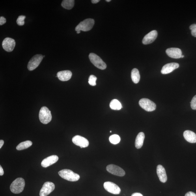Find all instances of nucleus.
<instances>
[{
  "instance_id": "2eb2a0df",
  "label": "nucleus",
  "mask_w": 196,
  "mask_h": 196,
  "mask_svg": "<svg viewBox=\"0 0 196 196\" xmlns=\"http://www.w3.org/2000/svg\"><path fill=\"white\" fill-rule=\"evenodd\" d=\"M166 52L170 57L174 59H180L182 55L181 50L178 48H169L166 49Z\"/></svg>"
},
{
  "instance_id": "0eeeda50",
  "label": "nucleus",
  "mask_w": 196,
  "mask_h": 196,
  "mask_svg": "<svg viewBox=\"0 0 196 196\" xmlns=\"http://www.w3.org/2000/svg\"><path fill=\"white\" fill-rule=\"evenodd\" d=\"M42 55L37 54L34 56L30 60L27 65L28 70L30 71H33L38 67L43 59Z\"/></svg>"
},
{
  "instance_id": "9b49d317",
  "label": "nucleus",
  "mask_w": 196,
  "mask_h": 196,
  "mask_svg": "<svg viewBox=\"0 0 196 196\" xmlns=\"http://www.w3.org/2000/svg\"><path fill=\"white\" fill-rule=\"evenodd\" d=\"M72 141L75 145L80 147L81 148L88 147L89 142L85 138L77 135L73 138Z\"/></svg>"
},
{
  "instance_id": "423d86ee",
  "label": "nucleus",
  "mask_w": 196,
  "mask_h": 196,
  "mask_svg": "<svg viewBox=\"0 0 196 196\" xmlns=\"http://www.w3.org/2000/svg\"><path fill=\"white\" fill-rule=\"evenodd\" d=\"M139 104L142 108L147 112L154 111L156 108V104L148 98L141 99L139 101Z\"/></svg>"
},
{
  "instance_id": "6ab92c4d",
  "label": "nucleus",
  "mask_w": 196,
  "mask_h": 196,
  "mask_svg": "<svg viewBox=\"0 0 196 196\" xmlns=\"http://www.w3.org/2000/svg\"><path fill=\"white\" fill-rule=\"evenodd\" d=\"M184 136L185 139L189 143H196V134L192 131L189 130L185 131L184 133Z\"/></svg>"
},
{
  "instance_id": "f8f14e48",
  "label": "nucleus",
  "mask_w": 196,
  "mask_h": 196,
  "mask_svg": "<svg viewBox=\"0 0 196 196\" xmlns=\"http://www.w3.org/2000/svg\"><path fill=\"white\" fill-rule=\"evenodd\" d=\"M16 44V42L14 39L7 38L3 40L2 46L5 50L8 52H10L14 50Z\"/></svg>"
},
{
  "instance_id": "7c9ffc66",
  "label": "nucleus",
  "mask_w": 196,
  "mask_h": 196,
  "mask_svg": "<svg viewBox=\"0 0 196 196\" xmlns=\"http://www.w3.org/2000/svg\"><path fill=\"white\" fill-rule=\"evenodd\" d=\"M185 196H196V194L193 192L189 191L187 193Z\"/></svg>"
},
{
  "instance_id": "f257e3e1",
  "label": "nucleus",
  "mask_w": 196,
  "mask_h": 196,
  "mask_svg": "<svg viewBox=\"0 0 196 196\" xmlns=\"http://www.w3.org/2000/svg\"><path fill=\"white\" fill-rule=\"evenodd\" d=\"M25 185V180L22 178L16 179L10 185V189L12 193L18 194L22 192Z\"/></svg>"
},
{
  "instance_id": "aec40b11",
  "label": "nucleus",
  "mask_w": 196,
  "mask_h": 196,
  "mask_svg": "<svg viewBox=\"0 0 196 196\" xmlns=\"http://www.w3.org/2000/svg\"><path fill=\"white\" fill-rule=\"evenodd\" d=\"M145 135L143 132H140L138 134L135 139V146L138 149L140 148L143 146Z\"/></svg>"
},
{
  "instance_id": "412c9836",
  "label": "nucleus",
  "mask_w": 196,
  "mask_h": 196,
  "mask_svg": "<svg viewBox=\"0 0 196 196\" xmlns=\"http://www.w3.org/2000/svg\"><path fill=\"white\" fill-rule=\"evenodd\" d=\"M131 77L133 81L135 84L139 83L140 76L139 71L137 68H134L131 72Z\"/></svg>"
},
{
  "instance_id": "9d476101",
  "label": "nucleus",
  "mask_w": 196,
  "mask_h": 196,
  "mask_svg": "<svg viewBox=\"0 0 196 196\" xmlns=\"http://www.w3.org/2000/svg\"><path fill=\"white\" fill-rule=\"evenodd\" d=\"M106 169L109 173L114 175L123 176L125 174L124 170L117 165L113 164L109 165L107 167Z\"/></svg>"
},
{
  "instance_id": "4be33fe9",
  "label": "nucleus",
  "mask_w": 196,
  "mask_h": 196,
  "mask_svg": "<svg viewBox=\"0 0 196 196\" xmlns=\"http://www.w3.org/2000/svg\"><path fill=\"white\" fill-rule=\"evenodd\" d=\"M74 0H64L62 1L61 5L65 9L71 10L74 7Z\"/></svg>"
},
{
  "instance_id": "72a5a7b5",
  "label": "nucleus",
  "mask_w": 196,
  "mask_h": 196,
  "mask_svg": "<svg viewBox=\"0 0 196 196\" xmlns=\"http://www.w3.org/2000/svg\"><path fill=\"white\" fill-rule=\"evenodd\" d=\"M4 141L3 140H1L0 141V148H1L3 145Z\"/></svg>"
},
{
  "instance_id": "dca6fc26",
  "label": "nucleus",
  "mask_w": 196,
  "mask_h": 196,
  "mask_svg": "<svg viewBox=\"0 0 196 196\" xmlns=\"http://www.w3.org/2000/svg\"><path fill=\"white\" fill-rule=\"evenodd\" d=\"M59 159V157L56 155H52L45 158L41 163L42 166L46 168L57 162Z\"/></svg>"
},
{
  "instance_id": "f704fd0d",
  "label": "nucleus",
  "mask_w": 196,
  "mask_h": 196,
  "mask_svg": "<svg viewBox=\"0 0 196 196\" xmlns=\"http://www.w3.org/2000/svg\"><path fill=\"white\" fill-rule=\"evenodd\" d=\"M100 1V0H92V2L93 4H96L98 3Z\"/></svg>"
},
{
  "instance_id": "393cba45",
  "label": "nucleus",
  "mask_w": 196,
  "mask_h": 196,
  "mask_svg": "<svg viewBox=\"0 0 196 196\" xmlns=\"http://www.w3.org/2000/svg\"><path fill=\"white\" fill-rule=\"evenodd\" d=\"M109 140L111 143L116 145L120 143L121 138L119 135L117 134H113L109 137Z\"/></svg>"
},
{
  "instance_id": "c9c22d12",
  "label": "nucleus",
  "mask_w": 196,
  "mask_h": 196,
  "mask_svg": "<svg viewBox=\"0 0 196 196\" xmlns=\"http://www.w3.org/2000/svg\"><path fill=\"white\" fill-rule=\"evenodd\" d=\"M80 33V31H77V34H79Z\"/></svg>"
},
{
  "instance_id": "b1692460",
  "label": "nucleus",
  "mask_w": 196,
  "mask_h": 196,
  "mask_svg": "<svg viewBox=\"0 0 196 196\" xmlns=\"http://www.w3.org/2000/svg\"><path fill=\"white\" fill-rule=\"evenodd\" d=\"M32 144V142L30 141H27L22 142L17 146L16 149L18 150L26 149L31 146Z\"/></svg>"
},
{
  "instance_id": "f03ea898",
  "label": "nucleus",
  "mask_w": 196,
  "mask_h": 196,
  "mask_svg": "<svg viewBox=\"0 0 196 196\" xmlns=\"http://www.w3.org/2000/svg\"><path fill=\"white\" fill-rule=\"evenodd\" d=\"M58 174L62 178L70 181H77L80 178V176L79 174L74 173L69 169L61 170L59 172Z\"/></svg>"
},
{
  "instance_id": "20e7f679",
  "label": "nucleus",
  "mask_w": 196,
  "mask_h": 196,
  "mask_svg": "<svg viewBox=\"0 0 196 196\" xmlns=\"http://www.w3.org/2000/svg\"><path fill=\"white\" fill-rule=\"evenodd\" d=\"M39 118L43 124H47L50 122L52 118L51 112L46 107H43L41 108L39 113Z\"/></svg>"
},
{
  "instance_id": "4c0bfd02",
  "label": "nucleus",
  "mask_w": 196,
  "mask_h": 196,
  "mask_svg": "<svg viewBox=\"0 0 196 196\" xmlns=\"http://www.w3.org/2000/svg\"><path fill=\"white\" fill-rule=\"evenodd\" d=\"M184 57V56L183 55H182L181 57V58H183Z\"/></svg>"
},
{
  "instance_id": "473e14b6",
  "label": "nucleus",
  "mask_w": 196,
  "mask_h": 196,
  "mask_svg": "<svg viewBox=\"0 0 196 196\" xmlns=\"http://www.w3.org/2000/svg\"><path fill=\"white\" fill-rule=\"evenodd\" d=\"M132 196H143V195L141 193H133Z\"/></svg>"
},
{
  "instance_id": "cd10ccee",
  "label": "nucleus",
  "mask_w": 196,
  "mask_h": 196,
  "mask_svg": "<svg viewBox=\"0 0 196 196\" xmlns=\"http://www.w3.org/2000/svg\"><path fill=\"white\" fill-rule=\"evenodd\" d=\"M189 29L191 30L192 35L196 37V24H193L189 26Z\"/></svg>"
},
{
  "instance_id": "1a4fd4ad",
  "label": "nucleus",
  "mask_w": 196,
  "mask_h": 196,
  "mask_svg": "<svg viewBox=\"0 0 196 196\" xmlns=\"http://www.w3.org/2000/svg\"><path fill=\"white\" fill-rule=\"evenodd\" d=\"M104 187L107 191L113 194H119L121 191L120 187L113 182H105L104 183Z\"/></svg>"
},
{
  "instance_id": "bb28decb",
  "label": "nucleus",
  "mask_w": 196,
  "mask_h": 196,
  "mask_svg": "<svg viewBox=\"0 0 196 196\" xmlns=\"http://www.w3.org/2000/svg\"><path fill=\"white\" fill-rule=\"evenodd\" d=\"M25 16H20L18 17L16 20L17 24L19 25L22 26L24 25L25 19Z\"/></svg>"
},
{
  "instance_id": "7ed1b4c3",
  "label": "nucleus",
  "mask_w": 196,
  "mask_h": 196,
  "mask_svg": "<svg viewBox=\"0 0 196 196\" xmlns=\"http://www.w3.org/2000/svg\"><path fill=\"white\" fill-rule=\"evenodd\" d=\"M94 24V21L92 19H87L81 21L75 28L76 31H88L91 30L93 27Z\"/></svg>"
},
{
  "instance_id": "58836bf2",
  "label": "nucleus",
  "mask_w": 196,
  "mask_h": 196,
  "mask_svg": "<svg viewBox=\"0 0 196 196\" xmlns=\"http://www.w3.org/2000/svg\"><path fill=\"white\" fill-rule=\"evenodd\" d=\"M45 57V56L44 55L43 56V57Z\"/></svg>"
},
{
  "instance_id": "a878e982",
  "label": "nucleus",
  "mask_w": 196,
  "mask_h": 196,
  "mask_svg": "<svg viewBox=\"0 0 196 196\" xmlns=\"http://www.w3.org/2000/svg\"><path fill=\"white\" fill-rule=\"evenodd\" d=\"M97 78L96 76L93 75H90L89 78V84L92 86H95L96 85V81Z\"/></svg>"
},
{
  "instance_id": "ddd939ff",
  "label": "nucleus",
  "mask_w": 196,
  "mask_h": 196,
  "mask_svg": "<svg viewBox=\"0 0 196 196\" xmlns=\"http://www.w3.org/2000/svg\"><path fill=\"white\" fill-rule=\"evenodd\" d=\"M158 33L156 30H153L144 36L143 40V44L145 45L152 43L156 39Z\"/></svg>"
},
{
  "instance_id": "f3484780",
  "label": "nucleus",
  "mask_w": 196,
  "mask_h": 196,
  "mask_svg": "<svg viewBox=\"0 0 196 196\" xmlns=\"http://www.w3.org/2000/svg\"><path fill=\"white\" fill-rule=\"evenodd\" d=\"M157 172L159 180L164 183L167 181V176L164 167L162 165H159L157 166Z\"/></svg>"
},
{
  "instance_id": "e433bc0d",
  "label": "nucleus",
  "mask_w": 196,
  "mask_h": 196,
  "mask_svg": "<svg viewBox=\"0 0 196 196\" xmlns=\"http://www.w3.org/2000/svg\"><path fill=\"white\" fill-rule=\"evenodd\" d=\"M106 1L107 2H110L111 1V0H106Z\"/></svg>"
},
{
  "instance_id": "ea45409f",
  "label": "nucleus",
  "mask_w": 196,
  "mask_h": 196,
  "mask_svg": "<svg viewBox=\"0 0 196 196\" xmlns=\"http://www.w3.org/2000/svg\"><path fill=\"white\" fill-rule=\"evenodd\" d=\"M110 132H111H111H112V131H110Z\"/></svg>"
},
{
  "instance_id": "a211bd4d",
  "label": "nucleus",
  "mask_w": 196,
  "mask_h": 196,
  "mask_svg": "<svg viewBox=\"0 0 196 196\" xmlns=\"http://www.w3.org/2000/svg\"><path fill=\"white\" fill-rule=\"evenodd\" d=\"M57 76L60 81H67L71 78L72 73L68 70L61 71L57 73Z\"/></svg>"
},
{
  "instance_id": "2f4dec72",
  "label": "nucleus",
  "mask_w": 196,
  "mask_h": 196,
  "mask_svg": "<svg viewBox=\"0 0 196 196\" xmlns=\"http://www.w3.org/2000/svg\"><path fill=\"white\" fill-rule=\"evenodd\" d=\"M4 172L2 167L1 166H0V175L1 176L3 175L4 174Z\"/></svg>"
},
{
  "instance_id": "39448f33",
  "label": "nucleus",
  "mask_w": 196,
  "mask_h": 196,
  "mask_svg": "<svg viewBox=\"0 0 196 196\" xmlns=\"http://www.w3.org/2000/svg\"><path fill=\"white\" fill-rule=\"evenodd\" d=\"M90 62L99 69L104 70L107 67V65L101 58L94 53H90L89 56Z\"/></svg>"
},
{
  "instance_id": "c756f323",
  "label": "nucleus",
  "mask_w": 196,
  "mask_h": 196,
  "mask_svg": "<svg viewBox=\"0 0 196 196\" xmlns=\"http://www.w3.org/2000/svg\"><path fill=\"white\" fill-rule=\"evenodd\" d=\"M6 22V20L5 18L3 16L0 17V25H3Z\"/></svg>"
},
{
  "instance_id": "6e6552de",
  "label": "nucleus",
  "mask_w": 196,
  "mask_h": 196,
  "mask_svg": "<svg viewBox=\"0 0 196 196\" xmlns=\"http://www.w3.org/2000/svg\"><path fill=\"white\" fill-rule=\"evenodd\" d=\"M55 186L52 182H45L40 191V196H47L54 190Z\"/></svg>"
},
{
  "instance_id": "c85d7f7f",
  "label": "nucleus",
  "mask_w": 196,
  "mask_h": 196,
  "mask_svg": "<svg viewBox=\"0 0 196 196\" xmlns=\"http://www.w3.org/2000/svg\"><path fill=\"white\" fill-rule=\"evenodd\" d=\"M190 103L191 108L193 110H196V95L193 97Z\"/></svg>"
},
{
  "instance_id": "4468645a",
  "label": "nucleus",
  "mask_w": 196,
  "mask_h": 196,
  "mask_svg": "<svg viewBox=\"0 0 196 196\" xmlns=\"http://www.w3.org/2000/svg\"><path fill=\"white\" fill-rule=\"evenodd\" d=\"M179 64L175 62H172L165 65L163 66L161 72L162 74H167L173 71L179 67Z\"/></svg>"
},
{
  "instance_id": "5701e85b",
  "label": "nucleus",
  "mask_w": 196,
  "mask_h": 196,
  "mask_svg": "<svg viewBox=\"0 0 196 196\" xmlns=\"http://www.w3.org/2000/svg\"><path fill=\"white\" fill-rule=\"evenodd\" d=\"M110 107L114 110H120L122 108V105L119 101L114 99L111 101L110 104Z\"/></svg>"
}]
</instances>
